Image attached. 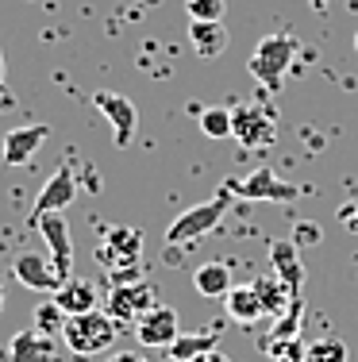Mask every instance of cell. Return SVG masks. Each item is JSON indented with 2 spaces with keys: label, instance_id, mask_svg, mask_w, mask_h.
<instances>
[{
  "label": "cell",
  "instance_id": "3957f363",
  "mask_svg": "<svg viewBox=\"0 0 358 362\" xmlns=\"http://www.w3.org/2000/svg\"><path fill=\"white\" fill-rule=\"evenodd\" d=\"M232 201H235V193L224 185L216 197H208V201H201V204H193V209L177 212V220L166 228V243L169 247H181V243H189V239L208 235V231L224 220V212L232 209Z\"/></svg>",
  "mask_w": 358,
  "mask_h": 362
},
{
  "label": "cell",
  "instance_id": "6da1fadb",
  "mask_svg": "<svg viewBox=\"0 0 358 362\" xmlns=\"http://www.w3.org/2000/svg\"><path fill=\"white\" fill-rule=\"evenodd\" d=\"M97 258L108 274H112L116 286H127V281H143V231L139 228H108L105 239L97 247Z\"/></svg>",
  "mask_w": 358,
  "mask_h": 362
},
{
  "label": "cell",
  "instance_id": "484cf974",
  "mask_svg": "<svg viewBox=\"0 0 358 362\" xmlns=\"http://www.w3.org/2000/svg\"><path fill=\"white\" fill-rule=\"evenodd\" d=\"M224 0H185L189 20H224Z\"/></svg>",
  "mask_w": 358,
  "mask_h": 362
},
{
  "label": "cell",
  "instance_id": "2e32d148",
  "mask_svg": "<svg viewBox=\"0 0 358 362\" xmlns=\"http://www.w3.org/2000/svg\"><path fill=\"white\" fill-rule=\"evenodd\" d=\"M189 42L201 58H220L227 50V42H232V35H227L224 20H193Z\"/></svg>",
  "mask_w": 358,
  "mask_h": 362
},
{
  "label": "cell",
  "instance_id": "ffe728a7",
  "mask_svg": "<svg viewBox=\"0 0 358 362\" xmlns=\"http://www.w3.org/2000/svg\"><path fill=\"white\" fill-rule=\"evenodd\" d=\"M193 286H197L201 297H227L232 293V270H227L224 262H204L197 266V274H193Z\"/></svg>",
  "mask_w": 358,
  "mask_h": 362
},
{
  "label": "cell",
  "instance_id": "30bf717a",
  "mask_svg": "<svg viewBox=\"0 0 358 362\" xmlns=\"http://www.w3.org/2000/svg\"><path fill=\"white\" fill-rule=\"evenodd\" d=\"M177 335H181V324H177V313L169 305H155L150 313L139 316V324H135V339H139L143 347H169Z\"/></svg>",
  "mask_w": 358,
  "mask_h": 362
},
{
  "label": "cell",
  "instance_id": "f546056e",
  "mask_svg": "<svg viewBox=\"0 0 358 362\" xmlns=\"http://www.w3.org/2000/svg\"><path fill=\"white\" fill-rule=\"evenodd\" d=\"M112 362H147L143 355H135V351H124V355H116Z\"/></svg>",
  "mask_w": 358,
  "mask_h": 362
},
{
  "label": "cell",
  "instance_id": "44dd1931",
  "mask_svg": "<svg viewBox=\"0 0 358 362\" xmlns=\"http://www.w3.org/2000/svg\"><path fill=\"white\" fill-rule=\"evenodd\" d=\"M254 293H258V300H262V308H266V316H274V320H278L281 313H285L289 305H293V293L281 286L274 274H270V278H258V281H254Z\"/></svg>",
  "mask_w": 358,
  "mask_h": 362
},
{
  "label": "cell",
  "instance_id": "d4e9b609",
  "mask_svg": "<svg viewBox=\"0 0 358 362\" xmlns=\"http://www.w3.org/2000/svg\"><path fill=\"white\" fill-rule=\"evenodd\" d=\"M35 327L42 335H62V327H66V313L54 305V297L47 300V305H39L35 308Z\"/></svg>",
  "mask_w": 358,
  "mask_h": 362
},
{
  "label": "cell",
  "instance_id": "f1b7e54d",
  "mask_svg": "<svg viewBox=\"0 0 358 362\" xmlns=\"http://www.w3.org/2000/svg\"><path fill=\"white\" fill-rule=\"evenodd\" d=\"M193 362H232V358L220 355V351H208V355H201V358H193Z\"/></svg>",
  "mask_w": 358,
  "mask_h": 362
},
{
  "label": "cell",
  "instance_id": "d6986e66",
  "mask_svg": "<svg viewBox=\"0 0 358 362\" xmlns=\"http://www.w3.org/2000/svg\"><path fill=\"white\" fill-rule=\"evenodd\" d=\"M224 308L227 316H232L235 324H258L262 316H266V308H262L258 293H254V286H232V293L224 297Z\"/></svg>",
  "mask_w": 358,
  "mask_h": 362
},
{
  "label": "cell",
  "instance_id": "836d02e7",
  "mask_svg": "<svg viewBox=\"0 0 358 362\" xmlns=\"http://www.w3.org/2000/svg\"><path fill=\"white\" fill-rule=\"evenodd\" d=\"M354 50H358V31H354Z\"/></svg>",
  "mask_w": 358,
  "mask_h": 362
},
{
  "label": "cell",
  "instance_id": "277c9868",
  "mask_svg": "<svg viewBox=\"0 0 358 362\" xmlns=\"http://www.w3.org/2000/svg\"><path fill=\"white\" fill-rule=\"evenodd\" d=\"M297 50L301 47H297L293 35H266L258 47H254V54H251V74L258 77L266 89H278L285 70L293 66Z\"/></svg>",
  "mask_w": 358,
  "mask_h": 362
},
{
  "label": "cell",
  "instance_id": "7c38bea8",
  "mask_svg": "<svg viewBox=\"0 0 358 362\" xmlns=\"http://www.w3.org/2000/svg\"><path fill=\"white\" fill-rule=\"evenodd\" d=\"M73 197H78V181L66 166H58L54 174L42 181L39 197H35V220L47 216V212H66L73 204Z\"/></svg>",
  "mask_w": 358,
  "mask_h": 362
},
{
  "label": "cell",
  "instance_id": "1f68e13d",
  "mask_svg": "<svg viewBox=\"0 0 358 362\" xmlns=\"http://www.w3.org/2000/svg\"><path fill=\"white\" fill-rule=\"evenodd\" d=\"M0 313H4V281H0Z\"/></svg>",
  "mask_w": 358,
  "mask_h": 362
},
{
  "label": "cell",
  "instance_id": "83f0119b",
  "mask_svg": "<svg viewBox=\"0 0 358 362\" xmlns=\"http://www.w3.org/2000/svg\"><path fill=\"white\" fill-rule=\"evenodd\" d=\"M339 220H343L347 231H354V235H358V201L343 204V209H339Z\"/></svg>",
  "mask_w": 358,
  "mask_h": 362
},
{
  "label": "cell",
  "instance_id": "4316f807",
  "mask_svg": "<svg viewBox=\"0 0 358 362\" xmlns=\"http://www.w3.org/2000/svg\"><path fill=\"white\" fill-rule=\"evenodd\" d=\"M293 243H320V228L316 223H297V235H293Z\"/></svg>",
  "mask_w": 358,
  "mask_h": 362
},
{
  "label": "cell",
  "instance_id": "e575fe53",
  "mask_svg": "<svg viewBox=\"0 0 358 362\" xmlns=\"http://www.w3.org/2000/svg\"><path fill=\"white\" fill-rule=\"evenodd\" d=\"M0 162H4V158H0Z\"/></svg>",
  "mask_w": 358,
  "mask_h": 362
},
{
  "label": "cell",
  "instance_id": "ac0fdd59",
  "mask_svg": "<svg viewBox=\"0 0 358 362\" xmlns=\"http://www.w3.org/2000/svg\"><path fill=\"white\" fill-rule=\"evenodd\" d=\"M54 305L62 308L66 316H85V313H93V308H100L97 289H93L89 281H78V278L62 281V289L54 293Z\"/></svg>",
  "mask_w": 358,
  "mask_h": 362
},
{
  "label": "cell",
  "instance_id": "7a4b0ae2",
  "mask_svg": "<svg viewBox=\"0 0 358 362\" xmlns=\"http://www.w3.org/2000/svg\"><path fill=\"white\" fill-rule=\"evenodd\" d=\"M116 320L105 313V308H93L85 316H66V327H62V343L73 351V355L89 358V355H100L116 343Z\"/></svg>",
  "mask_w": 358,
  "mask_h": 362
},
{
  "label": "cell",
  "instance_id": "4dcf8cb0",
  "mask_svg": "<svg viewBox=\"0 0 358 362\" xmlns=\"http://www.w3.org/2000/svg\"><path fill=\"white\" fill-rule=\"evenodd\" d=\"M309 4H312V8H316V12H323V8H328V4H331V0H309Z\"/></svg>",
  "mask_w": 358,
  "mask_h": 362
},
{
  "label": "cell",
  "instance_id": "603a6c76",
  "mask_svg": "<svg viewBox=\"0 0 358 362\" xmlns=\"http://www.w3.org/2000/svg\"><path fill=\"white\" fill-rule=\"evenodd\" d=\"M201 132L208 139H232V108H201Z\"/></svg>",
  "mask_w": 358,
  "mask_h": 362
},
{
  "label": "cell",
  "instance_id": "ba28073f",
  "mask_svg": "<svg viewBox=\"0 0 358 362\" xmlns=\"http://www.w3.org/2000/svg\"><path fill=\"white\" fill-rule=\"evenodd\" d=\"M232 139L243 146V151H258V146H266L274 139V119L254 105L232 108Z\"/></svg>",
  "mask_w": 358,
  "mask_h": 362
},
{
  "label": "cell",
  "instance_id": "5bb4252c",
  "mask_svg": "<svg viewBox=\"0 0 358 362\" xmlns=\"http://www.w3.org/2000/svg\"><path fill=\"white\" fill-rule=\"evenodd\" d=\"M270 266H274V278L297 297V293H301V281H304V270H301L293 239H274V243H270Z\"/></svg>",
  "mask_w": 358,
  "mask_h": 362
},
{
  "label": "cell",
  "instance_id": "4fadbf2b",
  "mask_svg": "<svg viewBox=\"0 0 358 362\" xmlns=\"http://www.w3.org/2000/svg\"><path fill=\"white\" fill-rule=\"evenodd\" d=\"M47 135H50L47 124L12 127V132L4 135V151H0V158H4L8 166H28V162L39 154V146L47 143Z\"/></svg>",
  "mask_w": 358,
  "mask_h": 362
},
{
  "label": "cell",
  "instance_id": "cb8c5ba5",
  "mask_svg": "<svg viewBox=\"0 0 358 362\" xmlns=\"http://www.w3.org/2000/svg\"><path fill=\"white\" fill-rule=\"evenodd\" d=\"M347 358H351V351L335 335H323V339H316L309 347V362H347Z\"/></svg>",
  "mask_w": 358,
  "mask_h": 362
},
{
  "label": "cell",
  "instance_id": "8992f818",
  "mask_svg": "<svg viewBox=\"0 0 358 362\" xmlns=\"http://www.w3.org/2000/svg\"><path fill=\"white\" fill-rule=\"evenodd\" d=\"M105 308L116 324H139L143 313L155 308V289L147 281H127V286H112V293L105 297Z\"/></svg>",
  "mask_w": 358,
  "mask_h": 362
},
{
  "label": "cell",
  "instance_id": "52a82bcc",
  "mask_svg": "<svg viewBox=\"0 0 358 362\" xmlns=\"http://www.w3.org/2000/svg\"><path fill=\"white\" fill-rule=\"evenodd\" d=\"M35 223H39L42 239H47V247H50V262H54L58 278L70 281V274H73V239H70L66 212H47V216H39Z\"/></svg>",
  "mask_w": 358,
  "mask_h": 362
},
{
  "label": "cell",
  "instance_id": "e0dca14e",
  "mask_svg": "<svg viewBox=\"0 0 358 362\" xmlns=\"http://www.w3.org/2000/svg\"><path fill=\"white\" fill-rule=\"evenodd\" d=\"M216 339H220V327H201V332L177 335V339L166 347V355L174 362H193V358L208 355V351H216Z\"/></svg>",
  "mask_w": 358,
  "mask_h": 362
},
{
  "label": "cell",
  "instance_id": "8fae6325",
  "mask_svg": "<svg viewBox=\"0 0 358 362\" xmlns=\"http://www.w3.org/2000/svg\"><path fill=\"white\" fill-rule=\"evenodd\" d=\"M12 274H16V281H20L23 289L50 293V297H54V293L62 289V278H58L54 262H47L42 255H31V251L16 255V262H12Z\"/></svg>",
  "mask_w": 358,
  "mask_h": 362
},
{
  "label": "cell",
  "instance_id": "9c48e42d",
  "mask_svg": "<svg viewBox=\"0 0 358 362\" xmlns=\"http://www.w3.org/2000/svg\"><path fill=\"white\" fill-rule=\"evenodd\" d=\"M93 105H97V112L112 124V139L116 146H127L135 139V127H139V112H135V105L124 97V93H97L93 97Z\"/></svg>",
  "mask_w": 358,
  "mask_h": 362
},
{
  "label": "cell",
  "instance_id": "d6a6232c",
  "mask_svg": "<svg viewBox=\"0 0 358 362\" xmlns=\"http://www.w3.org/2000/svg\"><path fill=\"white\" fill-rule=\"evenodd\" d=\"M0 85H4V54H0Z\"/></svg>",
  "mask_w": 358,
  "mask_h": 362
},
{
  "label": "cell",
  "instance_id": "9a60e30c",
  "mask_svg": "<svg viewBox=\"0 0 358 362\" xmlns=\"http://www.w3.org/2000/svg\"><path fill=\"white\" fill-rule=\"evenodd\" d=\"M12 362H54V339L42 335L39 327H23L12 335V347H8Z\"/></svg>",
  "mask_w": 358,
  "mask_h": 362
},
{
  "label": "cell",
  "instance_id": "7402d4cb",
  "mask_svg": "<svg viewBox=\"0 0 358 362\" xmlns=\"http://www.w3.org/2000/svg\"><path fill=\"white\" fill-rule=\"evenodd\" d=\"M301 316H304V300L293 297V305H289L274 320V327H270V343L274 339H297V335H301Z\"/></svg>",
  "mask_w": 358,
  "mask_h": 362
},
{
  "label": "cell",
  "instance_id": "5b68a950",
  "mask_svg": "<svg viewBox=\"0 0 358 362\" xmlns=\"http://www.w3.org/2000/svg\"><path fill=\"white\" fill-rule=\"evenodd\" d=\"M224 185L232 189L235 197H243V201H281V204H293L297 197L304 193L301 185H293V181H281L270 166L254 170V174H246V177H227Z\"/></svg>",
  "mask_w": 358,
  "mask_h": 362
}]
</instances>
